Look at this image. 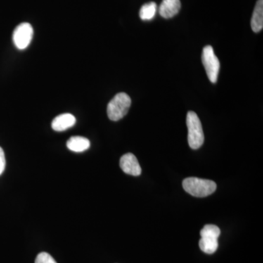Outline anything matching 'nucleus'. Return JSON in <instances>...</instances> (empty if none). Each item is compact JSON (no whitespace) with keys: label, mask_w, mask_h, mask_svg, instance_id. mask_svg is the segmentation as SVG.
Segmentation results:
<instances>
[{"label":"nucleus","mask_w":263,"mask_h":263,"mask_svg":"<svg viewBox=\"0 0 263 263\" xmlns=\"http://www.w3.org/2000/svg\"><path fill=\"white\" fill-rule=\"evenodd\" d=\"M183 187L194 197H205L216 191V183L211 180L190 177L183 180Z\"/></svg>","instance_id":"f257e3e1"},{"label":"nucleus","mask_w":263,"mask_h":263,"mask_svg":"<svg viewBox=\"0 0 263 263\" xmlns=\"http://www.w3.org/2000/svg\"><path fill=\"white\" fill-rule=\"evenodd\" d=\"M131 103L130 98L126 93L121 92L116 95L107 107V114L109 119L114 122H117L125 117L130 108Z\"/></svg>","instance_id":"f03ea898"},{"label":"nucleus","mask_w":263,"mask_h":263,"mask_svg":"<svg viewBox=\"0 0 263 263\" xmlns=\"http://www.w3.org/2000/svg\"><path fill=\"white\" fill-rule=\"evenodd\" d=\"M186 125L188 127V143L190 148L193 149L200 148L204 142L203 130L200 119L195 112H188Z\"/></svg>","instance_id":"7ed1b4c3"},{"label":"nucleus","mask_w":263,"mask_h":263,"mask_svg":"<svg viewBox=\"0 0 263 263\" xmlns=\"http://www.w3.org/2000/svg\"><path fill=\"white\" fill-rule=\"evenodd\" d=\"M202 62L209 80L215 84L219 76L220 62L212 46H206L204 47L202 50Z\"/></svg>","instance_id":"20e7f679"},{"label":"nucleus","mask_w":263,"mask_h":263,"mask_svg":"<svg viewBox=\"0 0 263 263\" xmlns=\"http://www.w3.org/2000/svg\"><path fill=\"white\" fill-rule=\"evenodd\" d=\"M34 31L29 23H22L13 31V41L15 47L19 50L26 49L32 42Z\"/></svg>","instance_id":"39448f33"},{"label":"nucleus","mask_w":263,"mask_h":263,"mask_svg":"<svg viewBox=\"0 0 263 263\" xmlns=\"http://www.w3.org/2000/svg\"><path fill=\"white\" fill-rule=\"evenodd\" d=\"M120 167L125 174L133 176L141 174V167L136 156L131 153L122 156L120 160Z\"/></svg>","instance_id":"423d86ee"},{"label":"nucleus","mask_w":263,"mask_h":263,"mask_svg":"<svg viewBox=\"0 0 263 263\" xmlns=\"http://www.w3.org/2000/svg\"><path fill=\"white\" fill-rule=\"evenodd\" d=\"M76 122V117L70 114H64L59 115L51 123L52 129L57 132L65 131L73 127Z\"/></svg>","instance_id":"0eeeda50"},{"label":"nucleus","mask_w":263,"mask_h":263,"mask_svg":"<svg viewBox=\"0 0 263 263\" xmlns=\"http://www.w3.org/2000/svg\"><path fill=\"white\" fill-rule=\"evenodd\" d=\"M181 9L180 0H163L160 6V14L164 18H171L178 14Z\"/></svg>","instance_id":"6e6552de"},{"label":"nucleus","mask_w":263,"mask_h":263,"mask_svg":"<svg viewBox=\"0 0 263 263\" xmlns=\"http://www.w3.org/2000/svg\"><path fill=\"white\" fill-rule=\"evenodd\" d=\"M251 27L254 32H259L263 28V0H258L254 8Z\"/></svg>","instance_id":"1a4fd4ad"},{"label":"nucleus","mask_w":263,"mask_h":263,"mask_svg":"<svg viewBox=\"0 0 263 263\" xmlns=\"http://www.w3.org/2000/svg\"><path fill=\"white\" fill-rule=\"evenodd\" d=\"M67 147L74 152H83L89 149L90 141L84 137L74 136L67 142Z\"/></svg>","instance_id":"9d476101"},{"label":"nucleus","mask_w":263,"mask_h":263,"mask_svg":"<svg viewBox=\"0 0 263 263\" xmlns=\"http://www.w3.org/2000/svg\"><path fill=\"white\" fill-rule=\"evenodd\" d=\"M199 247L204 253L212 254L217 250L219 247L218 239L212 238H201L199 242Z\"/></svg>","instance_id":"9b49d317"},{"label":"nucleus","mask_w":263,"mask_h":263,"mask_svg":"<svg viewBox=\"0 0 263 263\" xmlns=\"http://www.w3.org/2000/svg\"><path fill=\"white\" fill-rule=\"evenodd\" d=\"M157 6L155 3H148L143 5L140 10V18L143 21H150L155 18Z\"/></svg>","instance_id":"f8f14e48"},{"label":"nucleus","mask_w":263,"mask_h":263,"mask_svg":"<svg viewBox=\"0 0 263 263\" xmlns=\"http://www.w3.org/2000/svg\"><path fill=\"white\" fill-rule=\"evenodd\" d=\"M220 229L214 224H207L200 231L201 238H212L218 239L220 235Z\"/></svg>","instance_id":"ddd939ff"},{"label":"nucleus","mask_w":263,"mask_h":263,"mask_svg":"<svg viewBox=\"0 0 263 263\" xmlns=\"http://www.w3.org/2000/svg\"><path fill=\"white\" fill-rule=\"evenodd\" d=\"M35 263H57L56 260L52 257L51 254L46 252H41L37 256Z\"/></svg>","instance_id":"4468645a"},{"label":"nucleus","mask_w":263,"mask_h":263,"mask_svg":"<svg viewBox=\"0 0 263 263\" xmlns=\"http://www.w3.org/2000/svg\"><path fill=\"white\" fill-rule=\"evenodd\" d=\"M6 165L4 151L0 147V175L3 174Z\"/></svg>","instance_id":"2eb2a0df"}]
</instances>
